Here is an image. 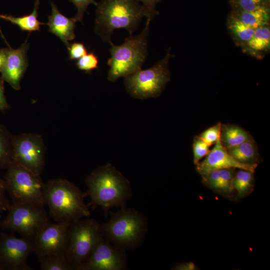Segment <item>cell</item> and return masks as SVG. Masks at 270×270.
Segmentation results:
<instances>
[{"label":"cell","mask_w":270,"mask_h":270,"mask_svg":"<svg viewBox=\"0 0 270 270\" xmlns=\"http://www.w3.org/2000/svg\"><path fill=\"white\" fill-rule=\"evenodd\" d=\"M254 140L251 134L242 128L232 124H222L220 141L226 149Z\"/></svg>","instance_id":"obj_20"},{"label":"cell","mask_w":270,"mask_h":270,"mask_svg":"<svg viewBox=\"0 0 270 270\" xmlns=\"http://www.w3.org/2000/svg\"><path fill=\"white\" fill-rule=\"evenodd\" d=\"M72 222H49L33 238L34 251L38 258L66 254L68 230Z\"/></svg>","instance_id":"obj_11"},{"label":"cell","mask_w":270,"mask_h":270,"mask_svg":"<svg viewBox=\"0 0 270 270\" xmlns=\"http://www.w3.org/2000/svg\"><path fill=\"white\" fill-rule=\"evenodd\" d=\"M150 21L147 20L142 32L136 36L130 35L120 45L112 42L109 50L110 58L107 79L115 82L140 70L148 55V36Z\"/></svg>","instance_id":"obj_5"},{"label":"cell","mask_w":270,"mask_h":270,"mask_svg":"<svg viewBox=\"0 0 270 270\" xmlns=\"http://www.w3.org/2000/svg\"><path fill=\"white\" fill-rule=\"evenodd\" d=\"M73 3L76 8L77 12L74 17L75 20L80 22H82V19L84 12L86 11L88 6L90 4H94L96 6L97 2L94 0H69Z\"/></svg>","instance_id":"obj_31"},{"label":"cell","mask_w":270,"mask_h":270,"mask_svg":"<svg viewBox=\"0 0 270 270\" xmlns=\"http://www.w3.org/2000/svg\"><path fill=\"white\" fill-rule=\"evenodd\" d=\"M8 107L7 102L4 94L3 84L0 78V110H4Z\"/></svg>","instance_id":"obj_36"},{"label":"cell","mask_w":270,"mask_h":270,"mask_svg":"<svg viewBox=\"0 0 270 270\" xmlns=\"http://www.w3.org/2000/svg\"><path fill=\"white\" fill-rule=\"evenodd\" d=\"M28 44L24 42L18 48L7 49L6 56L1 70L2 79L14 88H20V80L28 66L26 52Z\"/></svg>","instance_id":"obj_15"},{"label":"cell","mask_w":270,"mask_h":270,"mask_svg":"<svg viewBox=\"0 0 270 270\" xmlns=\"http://www.w3.org/2000/svg\"><path fill=\"white\" fill-rule=\"evenodd\" d=\"M226 150L228 153L240 163L257 166L259 164L260 155L254 140L246 141Z\"/></svg>","instance_id":"obj_19"},{"label":"cell","mask_w":270,"mask_h":270,"mask_svg":"<svg viewBox=\"0 0 270 270\" xmlns=\"http://www.w3.org/2000/svg\"><path fill=\"white\" fill-rule=\"evenodd\" d=\"M42 270H71L64 255H52L38 258Z\"/></svg>","instance_id":"obj_26"},{"label":"cell","mask_w":270,"mask_h":270,"mask_svg":"<svg viewBox=\"0 0 270 270\" xmlns=\"http://www.w3.org/2000/svg\"><path fill=\"white\" fill-rule=\"evenodd\" d=\"M4 180L6 192L12 202L44 205L42 183L40 174L12 161ZM45 206V205H44Z\"/></svg>","instance_id":"obj_9"},{"label":"cell","mask_w":270,"mask_h":270,"mask_svg":"<svg viewBox=\"0 0 270 270\" xmlns=\"http://www.w3.org/2000/svg\"><path fill=\"white\" fill-rule=\"evenodd\" d=\"M6 192L4 180L0 178V220L2 214L8 210L11 203L6 196Z\"/></svg>","instance_id":"obj_34"},{"label":"cell","mask_w":270,"mask_h":270,"mask_svg":"<svg viewBox=\"0 0 270 270\" xmlns=\"http://www.w3.org/2000/svg\"><path fill=\"white\" fill-rule=\"evenodd\" d=\"M52 14L48 16V31L59 38L67 48L69 42L76 37L74 33L76 20L74 18H68L64 16L56 4L51 2Z\"/></svg>","instance_id":"obj_16"},{"label":"cell","mask_w":270,"mask_h":270,"mask_svg":"<svg viewBox=\"0 0 270 270\" xmlns=\"http://www.w3.org/2000/svg\"><path fill=\"white\" fill-rule=\"evenodd\" d=\"M235 168L217 170L202 176L203 183L215 192L228 198L234 196L233 178Z\"/></svg>","instance_id":"obj_17"},{"label":"cell","mask_w":270,"mask_h":270,"mask_svg":"<svg viewBox=\"0 0 270 270\" xmlns=\"http://www.w3.org/2000/svg\"><path fill=\"white\" fill-rule=\"evenodd\" d=\"M44 206L33 202H12L6 217L0 220V229L33 239L50 222Z\"/></svg>","instance_id":"obj_6"},{"label":"cell","mask_w":270,"mask_h":270,"mask_svg":"<svg viewBox=\"0 0 270 270\" xmlns=\"http://www.w3.org/2000/svg\"><path fill=\"white\" fill-rule=\"evenodd\" d=\"M96 7L94 32L110 44L114 30L124 28L132 35L144 17L138 0H101Z\"/></svg>","instance_id":"obj_2"},{"label":"cell","mask_w":270,"mask_h":270,"mask_svg":"<svg viewBox=\"0 0 270 270\" xmlns=\"http://www.w3.org/2000/svg\"><path fill=\"white\" fill-rule=\"evenodd\" d=\"M254 173L253 172L244 169H238L236 171L232 188L239 198H244L253 192L254 186Z\"/></svg>","instance_id":"obj_23"},{"label":"cell","mask_w":270,"mask_h":270,"mask_svg":"<svg viewBox=\"0 0 270 270\" xmlns=\"http://www.w3.org/2000/svg\"><path fill=\"white\" fill-rule=\"evenodd\" d=\"M86 194L74 184L64 179L44 184L43 198L50 215L57 222H74L88 217L90 213L85 204Z\"/></svg>","instance_id":"obj_3"},{"label":"cell","mask_w":270,"mask_h":270,"mask_svg":"<svg viewBox=\"0 0 270 270\" xmlns=\"http://www.w3.org/2000/svg\"><path fill=\"white\" fill-rule=\"evenodd\" d=\"M269 9L265 6L250 11L236 9L232 14L248 26L256 30L267 26L270 19Z\"/></svg>","instance_id":"obj_21"},{"label":"cell","mask_w":270,"mask_h":270,"mask_svg":"<svg viewBox=\"0 0 270 270\" xmlns=\"http://www.w3.org/2000/svg\"><path fill=\"white\" fill-rule=\"evenodd\" d=\"M110 219L100 224L102 236L114 245L124 250L138 247L148 230L144 216L134 208H120L110 211Z\"/></svg>","instance_id":"obj_4"},{"label":"cell","mask_w":270,"mask_h":270,"mask_svg":"<svg viewBox=\"0 0 270 270\" xmlns=\"http://www.w3.org/2000/svg\"><path fill=\"white\" fill-rule=\"evenodd\" d=\"M221 126V122H218L216 124L204 130L199 136L205 142L210 146L220 140Z\"/></svg>","instance_id":"obj_29"},{"label":"cell","mask_w":270,"mask_h":270,"mask_svg":"<svg viewBox=\"0 0 270 270\" xmlns=\"http://www.w3.org/2000/svg\"><path fill=\"white\" fill-rule=\"evenodd\" d=\"M256 167L238 162L228 153L220 140L214 144L204 158L196 164V170L202 176L214 170L230 168L254 172Z\"/></svg>","instance_id":"obj_14"},{"label":"cell","mask_w":270,"mask_h":270,"mask_svg":"<svg viewBox=\"0 0 270 270\" xmlns=\"http://www.w3.org/2000/svg\"><path fill=\"white\" fill-rule=\"evenodd\" d=\"M40 0H36L34 7L32 13L22 16L14 17L12 16L0 14V18L10 22L18 26L22 31L39 30L40 26L45 24L38 20V10Z\"/></svg>","instance_id":"obj_22"},{"label":"cell","mask_w":270,"mask_h":270,"mask_svg":"<svg viewBox=\"0 0 270 270\" xmlns=\"http://www.w3.org/2000/svg\"></svg>","instance_id":"obj_38"},{"label":"cell","mask_w":270,"mask_h":270,"mask_svg":"<svg viewBox=\"0 0 270 270\" xmlns=\"http://www.w3.org/2000/svg\"><path fill=\"white\" fill-rule=\"evenodd\" d=\"M265 0H232V2L236 10L250 11L256 10L264 5Z\"/></svg>","instance_id":"obj_30"},{"label":"cell","mask_w":270,"mask_h":270,"mask_svg":"<svg viewBox=\"0 0 270 270\" xmlns=\"http://www.w3.org/2000/svg\"><path fill=\"white\" fill-rule=\"evenodd\" d=\"M244 50L255 57H260L270 48V30L267 26L254 30L250 40L242 46Z\"/></svg>","instance_id":"obj_18"},{"label":"cell","mask_w":270,"mask_h":270,"mask_svg":"<svg viewBox=\"0 0 270 270\" xmlns=\"http://www.w3.org/2000/svg\"><path fill=\"white\" fill-rule=\"evenodd\" d=\"M126 250L110 243L102 235L88 259L79 270H124Z\"/></svg>","instance_id":"obj_12"},{"label":"cell","mask_w":270,"mask_h":270,"mask_svg":"<svg viewBox=\"0 0 270 270\" xmlns=\"http://www.w3.org/2000/svg\"><path fill=\"white\" fill-rule=\"evenodd\" d=\"M98 58L94 52H90L79 58L76 66L79 70L90 73L98 68Z\"/></svg>","instance_id":"obj_28"},{"label":"cell","mask_w":270,"mask_h":270,"mask_svg":"<svg viewBox=\"0 0 270 270\" xmlns=\"http://www.w3.org/2000/svg\"><path fill=\"white\" fill-rule=\"evenodd\" d=\"M33 240L13 232L0 234V270H32L27 262L33 252Z\"/></svg>","instance_id":"obj_10"},{"label":"cell","mask_w":270,"mask_h":270,"mask_svg":"<svg viewBox=\"0 0 270 270\" xmlns=\"http://www.w3.org/2000/svg\"><path fill=\"white\" fill-rule=\"evenodd\" d=\"M172 269L174 270H196V266L191 262H184L176 264Z\"/></svg>","instance_id":"obj_35"},{"label":"cell","mask_w":270,"mask_h":270,"mask_svg":"<svg viewBox=\"0 0 270 270\" xmlns=\"http://www.w3.org/2000/svg\"><path fill=\"white\" fill-rule=\"evenodd\" d=\"M41 142L32 136H24L12 142V161L40 174L44 164Z\"/></svg>","instance_id":"obj_13"},{"label":"cell","mask_w":270,"mask_h":270,"mask_svg":"<svg viewBox=\"0 0 270 270\" xmlns=\"http://www.w3.org/2000/svg\"><path fill=\"white\" fill-rule=\"evenodd\" d=\"M168 50L164 58L152 67L139 70L124 78L126 91L132 97L146 100L158 96L170 80Z\"/></svg>","instance_id":"obj_8"},{"label":"cell","mask_w":270,"mask_h":270,"mask_svg":"<svg viewBox=\"0 0 270 270\" xmlns=\"http://www.w3.org/2000/svg\"><path fill=\"white\" fill-rule=\"evenodd\" d=\"M228 28L234 38L242 46L250 40L254 32V29L246 25L233 14L228 18Z\"/></svg>","instance_id":"obj_24"},{"label":"cell","mask_w":270,"mask_h":270,"mask_svg":"<svg viewBox=\"0 0 270 270\" xmlns=\"http://www.w3.org/2000/svg\"><path fill=\"white\" fill-rule=\"evenodd\" d=\"M210 147L199 136L194 137L192 144L193 160L196 165L208 154Z\"/></svg>","instance_id":"obj_27"},{"label":"cell","mask_w":270,"mask_h":270,"mask_svg":"<svg viewBox=\"0 0 270 270\" xmlns=\"http://www.w3.org/2000/svg\"><path fill=\"white\" fill-rule=\"evenodd\" d=\"M8 48L0 49V72L4 62Z\"/></svg>","instance_id":"obj_37"},{"label":"cell","mask_w":270,"mask_h":270,"mask_svg":"<svg viewBox=\"0 0 270 270\" xmlns=\"http://www.w3.org/2000/svg\"><path fill=\"white\" fill-rule=\"evenodd\" d=\"M101 236L100 224L93 218L80 219L71 222L65 256L72 270H79Z\"/></svg>","instance_id":"obj_7"},{"label":"cell","mask_w":270,"mask_h":270,"mask_svg":"<svg viewBox=\"0 0 270 270\" xmlns=\"http://www.w3.org/2000/svg\"><path fill=\"white\" fill-rule=\"evenodd\" d=\"M86 182L90 204L100 206L106 216L112 208L126 207L132 196L129 181L111 164L96 168Z\"/></svg>","instance_id":"obj_1"},{"label":"cell","mask_w":270,"mask_h":270,"mask_svg":"<svg viewBox=\"0 0 270 270\" xmlns=\"http://www.w3.org/2000/svg\"><path fill=\"white\" fill-rule=\"evenodd\" d=\"M69 57L70 60H78L87 54V50L84 45L78 42H73L68 47Z\"/></svg>","instance_id":"obj_33"},{"label":"cell","mask_w":270,"mask_h":270,"mask_svg":"<svg viewBox=\"0 0 270 270\" xmlns=\"http://www.w3.org/2000/svg\"><path fill=\"white\" fill-rule=\"evenodd\" d=\"M12 161V142L7 132L0 124V168H7Z\"/></svg>","instance_id":"obj_25"},{"label":"cell","mask_w":270,"mask_h":270,"mask_svg":"<svg viewBox=\"0 0 270 270\" xmlns=\"http://www.w3.org/2000/svg\"><path fill=\"white\" fill-rule=\"evenodd\" d=\"M160 0H138L143 8L144 16L151 21L158 14L156 8V4Z\"/></svg>","instance_id":"obj_32"}]
</instances>
